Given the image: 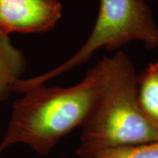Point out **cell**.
Instances as JSON below:
<instances>
[{"label":"cell","instance_id":"6da1fadb","mask_svg":"<svg viewBox=\"0 0 158 158\" xmlns=\"http://www.w3.org/2000/svg\"><path fill=\"white\" fill-rule=\"evenodd\" d=\"M108 70L109 57H104L73 86L48 87L43 84L22 92L12 105L0 153L23 144L39 155H48L62 138L90 118L104 91Z\"/></svg>","mask_w":158,"mask_h":158},{"label":"cell","instance_id":"3957f363","mask_svg":"<svg viewBox=\"0 0 158 158\" xmlns=\"http://www.w3.org/2000/svg\"><path fill=\"white\" fill-rule=\"evenodd\" d=\"M135 40L141 41L148 49L158 48V26L145 0H99L96 23L84 45L56 68L31 78L17 80L11 92L22 93L67 73L88 62L99 49L117 50Z\"/></svg>","mask_w":158,"mask_h":158},{"label":"cell","instance_id":"5b68a950","mask_svg":"<svg viewBox=\"0 0 158 158\" xmlns=\"http://www.w3.org/2000/svg\"><path fill=\"white\" fill-rule=\"evenodd\" d=\"M26 66L22 51L13 46L9 34L0 31V101L9 97L12 85L22 78Z\"/></svg>","mask_w":158,"mask_h":158},{"label":"cell","instance_id":"277c9868","mask_svg":"<svg viewBox=\"0 0 158 158\" xmlns=\"http://www.w3.org/2000/svg\"><path fill=\"white\" fill-rule=\"evenodd\" d=\"M62 15L58 0H0V31L6 34L48 32Z\"/></svg>","mask_w":158,"mask_h":158},{"label":"cell","instance_id":"8992f818","mask_svg":"<svg viewBox=\"0 0 158 158\" xmlns=\"http://www.w3.org/2000/svg\"><path fill=\"white\" fill-rule=\"evenodd\" d=\"M138 98L143 112L158 124V61L149 63L137 77Z\"/></svg>","mask_w":158,"mask_h":158},{"label":"cell","instance_id":"7a4b0ae2","mask_svg":"<svg viewBox=\"0 0 158 158\" xmlns=\"http://www.w3.org/2000/svg\"><path fill=\"white\" fill-rule=\"evenodd\" d=\"M138 75L130 57L118 50L109 57L107 80L99 101L82 127L79 158L111 148L158 141V124L138 98Z\"/></svg>","mask_w":158,"mask_h":158},{"label":"cell","instance_id":"52a82bcc","mask_svg":"<svg viewBox=\"0 0 158 158\" xmlns=\"http://www.w3.org/2000/svg\"><path fill=\"white\" fill-rule=\"evenodd\" d=\"M80 158H158V141L106 148Z\"/></svg>","mask_w":158,"mask_h":158},{"label":"cell","instance_id":"ba28073f","mask_svg":"<svg viewBox=\"0 0 158 158\" xmlns=\"http://www.w3.org/2000/svg\"><path fill=\"white\" fill-rule=\"evenodd\" d=\"M0 154H1V153H0Z\"/></svg>","mask_w":158,"mask_h":158}]
</instances>
